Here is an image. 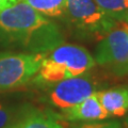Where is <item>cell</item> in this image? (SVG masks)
<instances>
[{
    "mask_svg": "<svg viewBox=\"0 0 128 128\" xmlns=\"http://www.w3.org/2000/svg\"><path fill=\"white\" fill-rule=\"evenodd\" d=\"M112 72L118 75V76H125V75H128V61L123 64V65H120V66H116V67H113L111 68Z\"/></svg>",
    "mask_w": 128,
    "mask_h": 128,
    "instance_id": "cell-14",
    "label": "cell"
},
{
    "mask_svg": "<svg viewBox=\"0 0 128 128\" xmlns=\"http://www.w3.org/2000/svg\"><path fill=\"white\" fill-rule=\"evenodd\" d=\"M61 118L70 122H96L108 118L98 98L97 91L70 109L63 111Z\"/></svg>",
    "mask_w": 128,
    "mask_h": 128,
    "instance_id": "cell-7",
    "label": "cell"
},
{
    "mask_svg": "<svg viewBox=\"0 0 128 128\" xmlns=\"http://www.w3.org/2000/svg\"><path fill=\"white\" fill-rule=\"evenodd\" d=\"M126 22H128V16H127V20H126Z\"/></svg>",
    "mask_w": 128,
    "mask_h": 128,
    "instance_id": "cell-17",
    "label": "cell"
},
{
    "mask_svg": "<svg viewBox=\"0 0 128 128\" xmlns=\"http://www.w3.org/2000/svg\"><path fill=\"white\" fill-rule=\"evenodd\" d=\"M45 54L0 52V92L17 89L34 79Z\"/></svg>",
    "mask_w": 128,
    "mask_h": 128,
    "instance_id": "cell-4",
    "label": "cell"
},
{
    "mask_svg": "<svg viewBox=\"0 0 128 128\" xmlns=\"http://www.w3.org/2000/svg\"><path fill=\"white\" fill-rule=\"evenodd\" d=\"M95 62L110 68L128 61V22H118L95 49Z\"/></svg>",
    "mask_w": 128,
    "mask_h": 128,
    "instance_id": "cell-6",
    "label": "cell"
},
{
    "mask_svg": "<svg viewBox=\"0 0 128 128\" xmlns=\"http://www.w3.org/2000/svg\"><path fill=\"white\" fill-rule=\"evenodd\" d=\"M95 64L94 57L84 47L63 43L45 54L33 80L36 84L51 86L64 79L88 73Z\"/></svg>",
    "mask_w": 128,
    "mask_h": 128,
    "instance_id": "cell-2",
    "label": "cell"
},
{
    "mask_svg": "<svg viewBox=\"0 0 128 128\" xmlns=\"http://www.w3.org/2000/svg\"><path fill=\"white\" fill-rule=\"evenodd\" d=\"M96 86L95 80L84 73L51 86L47 100L54 108L65 111L91 96L96 92Z\"/></svg>",
    "mask_w": 128,
    "mask_h": 128,
    "instance_id": "cell-5",
    "label": "cell"
},
{
    "mask_svg": "<svg viewBox=\"0 0 128 128\" xmlns=\"http://www.w3.org/2000/svg\"><path fill=\"white\" fill-rule=\"evenodd\" d=\"M75 128H122V126L116 121H110V122H90L82 124V125Z\"/></svg>",
    "mask_w": 128,
    "mask_h": 128,
    "instance_id": "cell-12",
    "label": "cell"
},
{
    "mask_svg": "<svg viewBox=\"0 0 128 128\" xmlns=\"http://www.w3.org/2000/svg\"><path fill=\"white\" fill-rule=\"evenodd\" d=\"M97 94L108 118H121L128 113V86H114L97 91Z\"/></svg>",
    "mask_w": 128,
    "mask_h": 128,
    "instance_id": "cell-8",
    "label": "cell"
},
{
    "mask_svg": "<svg viewBox=\"0 0 128 128\" xmlns=\"http://www.w3.org/2000/svg\"><path fill=\"white\" fill-rule=\"evenodd\" d=\"M60 120L61 116L51 111L34 110L25 113L6 128H64Z\"/></svg>",
    "mask_w": 128,
    "mask_h": 128,
    "instance_id": "cell-9",
    "label": "cell"
},
{
    "mask_svg": "<svg viewBox=\"0 0 128 128\" xmlns=\"http://www.w3.org/2000/svg\"><path fill=\"white\" fill-rule=\"evenodd\" d=\"M57 24L18 0L0 12V46L26 54H46L64 43Z\"/></svg>",
    "mask_w": 128,
    "mask_h": 128,
    "instance_id": "cell-1",
    "label": "cell"
},
{
    "mask_svg": "<svg viewBox=\"0 0 128 128\" xmlns=\"http://www.w3.org/2000/svg\"><path fill=\"white\" fill-rule=\"evenodd\" d=\"M100 9L116 22H126L128 0H95Z\"/></svg>",
    "mask_w": 128,
    "mask_h": 128,
    "instance_id": "cell-11",
    "label": "cell"
},
{
    "mask_svg": "<svg viewBox=\"0 0 128 128\" xmlns=\"http://www.w3.org/2000/svg\"><path fill=\"white\" fill-rule=\"evenodd\" d=\"M16 1H18V0H0V12L3 11L6 8L12 6Z\"/></svg>",
    "mask_w": 128,
    "mask_h": 128,
    "instance_id": "cell-15",
    "label": "cell"
},
{
    "mask_svg": "<svg viewBox=\"0 0 128 128\" xmlns=\"http://www.w3.org/2000/svg\"><path fill=\"white\" fill-rule=\"evenodd\" d=\"M46 17H64L66 0H24Z\"/></svg>",
    "mask_w": 128,
    "mask_h": 128,
    "instance_id": "cell-10",
    "label": "cell"
},
{
    "mask_svg": "<svg viewBox=\"0 0 128 128\" xmlns=\"http://www.w3.org/2000/svg\"><path fill=\"white\" fill-rule=\"evenodd\" d=\"M125 125H126V127L128 128V116H127V118H126V121H125Z\"/></svg>",
    "mask_w": 128,
    "mask_h": 128,
    "instance_id": "cell-16",
    "label": "cell"
},
{
    "mask_svg": "<svg viewBox=\"0 0 128 128\" xmlns=\"http://www.w3.org/2000/svg\"><path fill=\"white\" fill-rule=\"evenodd\" d=\"M12 113L9 109L0 102V128H6L10 125Z\"/></svg>",
    "mask_w": 128,
    "mask_h": 128,
    "instance_id": "cell-13",
    "label": "cell"
},
{
    "mask_svg": "<svg viewBox=\"0 0 128 128\" xmlns=\"http://www.w3.org/2000/svg\"><path fill=\"white\" fill-rule=\"evenodd\" d=\"M64 17L79 34L86 36H105L118 22L95 0H66Z\"/></svg>",
    "mask_w": 128,
    "mask_h": 128,
    "instance_id": "cell-3",
    "label": "cell"
}]
</instances>
